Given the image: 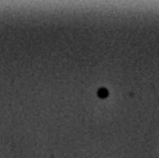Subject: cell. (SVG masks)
Returning <instances> with one entry per match:
<instances>
[{"mask_svg": "<svg viewBox=\"0 0 159 158\" xmlns=\"http://www.w3.org/2000/svg\"><path fill=\"white\" fill-rule=\"evenodd\" d=\"M107 95H108V91L106 88H100V89H98V96L100 98H106Z\"/></svg>", "mask_w": 159, "mask_h": 158, "instance_id": "1", "label": "cell"}]
</instances>
